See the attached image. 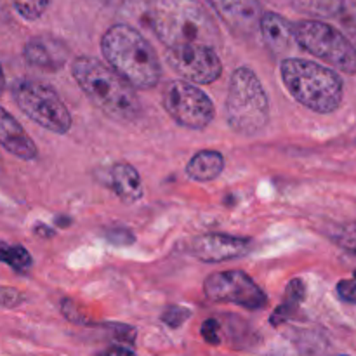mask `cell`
I'll list each match as a JSON object with an SVG mask.
<instances>
[{
    "label": "cell",
    "mask_w": 356,
    "mask_h": 356,
    "mask_svg": "<svg viewBox=\"0 0 356 356\" xmlns=\"http://www.w3.org/2000/svg\"><path fill=\"white\" fill-rule=\"evenodd\" d=\"M337 296L343 299L344 302L356 305V271L353 273L351 280H341L336 287Z\"/></svg>",
    "instance_id": "cell-27"
},
{
    "label": "cell",
    "mask_w": 356,
    "mask_h": 356,
    "mask_svg": "<svg viewBox=\"0 0 356 356\" xmlns=\"http://www.w3.org/2000/svg\"><path fill=\"white\" fill-rule=\"evenodd\" d=\"M0 263L7 264L10 270L19 275H26L33 266L31 254L23 245H10V243L0 242Z\"/></svg>",
    "instance_id": "cell-19"
},
{
    "label": "cell",
    "mask_w": 356,
    "mask_h": 356,
    "mask_svg": "<svg viewBox=\"0 0 356 356\" xmlns=\"http://www.w3.org/2000/svg\"><path fill=\"white\" fill-rule=\"evenodd\" d=\"M72 75L90 103L108 118L136 122L141 117L143 106L136 89L97 58H76L72 63Z\"/></svg>",
    "instance_id": "cell-3"
},
{
    "label": "cell",
    "mask_w": 356,
    "mask_h": 356,
    "mask_svg": "<svg viewBox=\"0 0 356 356\" xmlns=\"http://www.w3.org/2000/svg\"><path fill=\"white\" fill-rule=\"evenodd\" d=\"M282 80L298 103L316 113H332L343 103V80L337 72L301 58H285Z\"/></svg>",
    "instance_id": "cell-4"
},
{
    "label": "cell",
    "mask_w": 356,
    "mask_h": 356,
    "mask_svg": "<svg viewBox=\"0 0 356 356\" xmlns=\"http://www.w3.org/2000/svg\"><path fill=\"white\" fill-rule=\"evenodd\" d=\"M70 51L61 38L52 35H38L30 38L23 49V58L33 68L42 72H59L68 61Z\"/></svg>",
    "instance_id": "cell-13"
},
{
    "label": "cell",
    "mask_w": 356,
    "mask_h": 356,
    "mask_svg": "<svg viewBox=\"0 0 356 356\" xmlns=\"http://www.w3.org/2000/svg\"><path fill=\"white\" fill-rule=\"evenodd\" d=\"M3 87H6V75H3V70L0 66V92L3 90Z\"/></svg>",
    "instance_id": "cell-32"
},
{
    "label": "cell",
    "mask_w": 356,
    "mask_h": 356,
    "mask_svg": "<svg viewBox=\"0 0 356 356\" xmlns=\"http://www.w3.org/2000/svg\"><path fill=\"white\" fill-rule=\"evenodd\" d=\"M222 23L240 37H250L259 28L263 16L259 0H205Z\"/></svg>",
    "instance_id": "cell-12"
},
{
    "label": "cell",
    "mask_w": 356,
    "mask_h": 356,
    "mask_svg": "<svg viewBox=\"0 0 356 356\" xmlns=\"http://www.w3.org/2000/svg\"><path fill=\"white\" fill-rule=\"evenodd\" d=\"M334 242L339 247H343L348 252L356 254V222L350 225H343L334 232L332 235Z\"/></svg>",
    "instance_id": "cell-22"
},
{
    "label": "cell",
    "mask_w": 356,
    "mask_h": 356,
    "mask_svg": "<svg viewBox=\"0 0 356 356\" xmlns=\"http://www.w3.org/2000/svg\"><path fill=\"white\" fill-rule=\"evenodd\" d=\"M204 294L212 302H232L256 312L268 305V296L263 289L240 270H226L209 275L204 282Z\"/></svg>",
    "instance_id": "cell-9"
},
{
    "label": "cell",
    "mask_w": 356,
    "mask_h": 356,
    "mask_svg": "<svg viewBox=\"0 0 356 356\" xmlns=\"http://www.w3.org/2000/svg\"><path fill=\"white\" fill-rule=\"evenodd\" d=\"M35 233H38L40 236H52V235H54V232H52L51 228H47V226H44V225L35 226Z\"/></svg>",
    "instance_id": "cell-31"
},
{
    "label": "cell",
    "mask_w": 356,
    "mask_h": 356,
    "mask_svg": "<svg viewBox=\"0 0 356 356\" xmlns=\"http://www.w3.org/2000/svg\"><path fill=\"white\" fill-rule=\"evenodd\" d=\"M97 356H136V353L131 348L124 346V344H117V346H110L103 350Z\"/></svg>",
    "instance_id": "cell-30"
},
{
    "label": "cell",
    "mask_w": 356,
    "mask_h": 356,
    "mask_svg": "<svg viewBox=\"0 0 356 356\" xmlns=\"http://www.w3.org/2000/svg\"><path fill=\"white\" fill-rule=\"evenodd\" d=\"M104 329L110 330L111 336L117 337L122 343L132 344L136 339V330L132 327L124 325V323H104Z\"/></svg>",
    "instance_id": "cell-25"
},
{
    "label": "cell",
    "mask_w": 356,
    "mask_h": 356,
    "mask_svg": "<svg viewBox=\"0 0 356 356\" xmlns=\"http://www.w3.org/2000/svg\"><path fill=\"white\" fill-rule=\"evenodd\" d=\"M296 44L344 73H356V47L350 38L329 23L316 19L292 24Z\"/></svg>",
    "instance_id": "cell-7"
},
{
    "label": "cell",
    "mask_w": 356,
    "mask_h": 356,
    "mask_svg": "<svg viewBox=\"0 0 356 356\" xmlns=\"http://www.w3.org/2000/svg\"><path fill=\"white\" fill-rule=\"evenodd\" d=\"M110 186L124 204H136L143 198V181L131 163H115L110 172Z\"/></svg>",
    "instance_id": "cell-16"
},
{
    "label": "cell",
    "mask_w": 356,
    "mask_h": 356,
    "mask_svg": "<svg viewBox=\"0 0 356 356\" xmlns=\"http://www.w3.org/2000/svg\"><path fill=\"white\" fill-rule=\"evenodd\" d=\"M294 7L315 16H337L344 9V0H291Z\"/></svg>",
    "instance_id": "cell-20"
},
{
    "label": "cell",
    "mask_w": 356,
    "mask_h": 356,
    "mask_svg": "<svg viewBox=\"0 0 356 356\" xmlns=\"http://www.w3.org/2000/svg\"><path fill=\"white\" fill-rule=\"evenodd\" d=\"M14 103L31 122L54 134H68L73 118L58 90L35 79H16L10 86Z\"/></svg>",
    "instance_id": "cell-6"
},
{
    "label": "cell",
    "mask_w": 356,
    "mask_h": 356,
    "mask_svg": "<svg viewBox=\"0 0 356 356\" xmlns=\"http://www.w3.org/2000/svg\"><path fill=\"white\" fill-rule=\"evenodd\" d=\"M225 170V156L216 149H202L195 153L186 165L188 177L198 183L214 181Z\"/></svg>",
    "instance_id": "cell-17"
},
{
    "label": "cell",
    "mask_w": 356,
    "mask_h": 356,
    "mask_svg": "<svg viewBox=\"0 0 356 356\" xmlns=\"http://www.w3.org/2000/svg\"><path fill=\"white\" fill-rule=\"evenodd\" d=\"M225 117L236 134L252 138L270 124V99L259 76L249 66H240L232 73Z\"/></svg>",
    "instance_id": "cell-5"
},
{
    "label": "cell",
    "mask_w": 356,
    "mask_h": 356,
    "mask_svg": "<svg viewBox=\"0 0 356 356\" xmlns=\"http://www.w3.org/2000/svg\"><path fill=\"white\" fill-rule=\"evenodd\" d=\"M24 301V294L17 289L0 285V308H16Z\"/></svg>",
    "instance_id": "cell-24"
},
{
    "label": "cell",
    "mask_w": 356,
    "mask_h": 356,
    "mask_svg": "<svg viewBox=\"0 0 356 356\" xmlns=\"http://www.w3.org/2000/svg\"><path fill=\"white\" fill-rule=\"evenodd\" d=\"M106 238L110 240L113 245H132L136 240L134 235H132V232H129V229H125V228L108 229Z\"/></svg>",
    "instance_id": "cell-29"
},
{
    "label": "cell",
    "mask_w": 356,
    "mask_h": 356,
    "mask_svg": "<svg viewBox=\"0 0 356 356\" xmlns=\"http://www.w3.org/2000/svg\"><path fill=\"white\" fill-rule=\"evenodd\" d=\"M101 52L108 66L132 89H153L162 80L159 54L141 31L129 24H113L101 38Z\"/></svg>",
    "instance_id": "cell-2"
},
{
    "label": "cell",
    "mask_w": 356,
    "mask_h": 356,
    "mask_svg": "<svg viewBox=\"0 0 356 356\" xmlns=\"http://www.w3.org/2000/svg\"><path fill=\"white\" fill-rule=\"evenodd\" d=\"M61 312L63 315H65V318H68L70 322L73 323H82V325H86V316L82 315V312H80L79 306L75 305V302L72 301V299H63L61 302Z\"/></svg>",
    "instance_id": "cell-28"
},
{
    "label": "cell",
    "mask_w": 356,
    "mask_h": 356,
    "mask_svg": "<svg viewBox=\"0 0 356 356\" xmlns=\"http://www.w3.org/2000/svg\"><path fill=\"white\" fill-rule=\"evenodd\" d=\"M191 256L202 263H222V261L238 259L252 250V240L243 236L225 235V233H209L200 235L191 242Z\"/></svg>",
    "instance_id": "cell-11"
},
{
    "label": "cell",
    "mask_w": 356,
    "mask_h": 356,
    "mask_svg": "<svg viewBox=\"0 0 356 356\" xmlns=\"http://www.w3.org/2000/svg\"><path fill=\"white\" fill-rule=\"evenodd\" d=\"M191 312L184 306H169L165 312L162 313V322L169 325L170 329H177L183 325L188 318H190Z\"/></svg>",
    "instance_id": "cell-23"
},
{
    "label": "cell",
    "mask_w": 356,
    "mask_h": 356,
    "mask_svg": "<svg viewBox=\"0 0 356 356\" xmlns=\"http://www.w3.org/2000/svg\"><path fill=\"white\" fill-rule=\"evenodd\" d=\"M202 337L205 339V343L212 344V346H218L221 343V336H219V322L214 318H209L202 323Z\"/></svg>",
    "instance_id": "cell-26"
},
{
    "label": "cell",
    "mask_w": 356,
    "mask_h": 356,
    "mask_svg": "<svg viewBox=\"0 0 356 356\" xmlns=\"http://www.w3.org/2000/svg\"><path fill=\"white\" fill-rule=\"evenodd\" d=\"M148 23L167 49L221 42L218 24L198 0H149Z\"/></svg>",
    "instance_id": "cell-1"
},
{
    "label": "cell",
    "mask_w": 356,
    "mask_h": 356,
    "mask_svg": "<svg viewBox=\"0 0 356 356\" xmlns=\"http://www.w3.org/2000/svg\"><path fill=\"white\" fill-rule=\"evenodd\" d=\"M165 61L177 75L193 86H207L222 75V61L216 49L207 45H184L167 49Z\"/></svg>",
    "instance_id": "cell-10"
},
{
    "label": "cell",
    "mask_w": 356,
    "mask_h": 356,
    "mask_svg": "<svg viewBox=\"0 0 356 356\" xmlns=\"http://www.w3.org/2000/svg\"><path fill=\"white\" fill-rule=\"evenodd\" d=\"M259 30L264 44L273 54L280 56L291 51L296 44L292 23L277 13H263L259 19Z\"/></svg>",
    "instance_id": "cell-15"
},
{
    "label": "cell",
    "mask_w": 356,
    "mask_h": 356,
    "mask_svg": "<svg viewBox=\"0 0 356 356\" xmlns=\"http://www.w3.org/2000/svg\"><path fill=\"white\" fill-rule=\"evenodd\" d=\"M162 104L177 125L191 131H202L216 117L211 97L197 86L183 80H172L163 87Z\"/></svg>",
    "instance_id": "cell-8"
},
{
    "label": "cell",
    "mask_w": 356,
    "mask_h": 356,
    "mask_svg": "<svg viewBox=\"0 0 356 356\" xmlns=\"http://www.w3.org/2000/svg\"><path fill=\"white\" fill-rule=\"evenodd\" d=\"M0 146L21 160H35L38 156L33 139L28 136L23 125L2 106H0Z\"/></svg>",
    "instance_id": "cell-14"
},
{
    "label": "cell",
    "mask_w": 356,
    "mask_h": 356,
    "mask_svg": "<svg viewBox=\"0 0 356 356\" xmlns=\"http://www.w3.org/2000/svg\"><path fill=\"white\" fill-rule=\"evenodd\" d=\"M305 298H306L305 284H302V280L296 278V280H292L291 284L287 285V292H285L284 301H282V305L278 306V308L273 312V315H271V320H270L271 325L278 327L284 322H287L289 318H292L294 313L299 309V305L305 301Z\"/></svg>",
    "instance_id": "cell-18"
},
{
    "label": "cell",
    "mask_w": 356,
    "mask_h": 356,
    "mask_svg": "<svg viewBox=\"0 0 356 356\" xmlns=\"http://www.w3.org/2000/svg\"><path fill=\"white\" fill-rule=\"evenodd\" d=\"M49 2L51 0H13V6L21 17L35 21L47 10Z\"/></svg>",
    "instance_id": "cell-21"
}]
</instances>
